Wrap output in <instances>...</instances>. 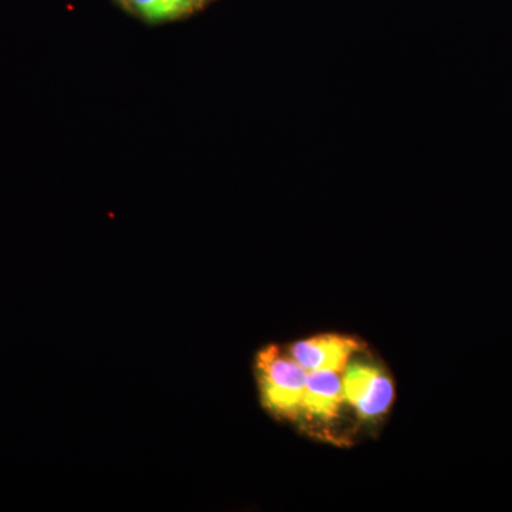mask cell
Returning <instances> with one entry per match:
<instances>
[{"mask_svg":"<svg viewBox=\"0 0 512 512\" xmlns=\"http://www.w3.org/2000/svg\"><path fill=\"white\" fill-rule=\"evenodd\" d=\"M262 400L272 412L281 416L302 413L308 372L291 356L269 348L256 360Z\"/></svg>","mask_w":512,"mask_h":512,"instance_id":"cell-1","label":"cell"},{"mask_svg":"<svg viewBox=\"0 0 512 512\" xmlns=\"http://www.w3.org/2000/svg\"><path fill=\"white\" fill-rule=\"evenodd\" d=\"M345 402L363 419H376L392 406V379L369 363L349 362L342 372Z\"/></svg>","mask_w":512,"mask_h":512,"instance_id":"cell-2","label":"cell"},{"mask_svg":"<svg viewBox=\"0 0 512 512\" xmlns=\"http://www.w3.org/2000/svg\"><path fill=\"white\" fill-rule=\"evenodd\" d=\"M357 349L355 339L326 335L293 343L288 355L308 373L318 370L342 373Z\"/></svg>","mask_w":512,"mask_h":512,"instance_id":"cell-3","label":"cell"},{"mask_svg":"<svg viewBox=\"0 0 512 512\" xmlns=\"http://www.w3.org/2000/svg\"><path fill=\"white\" fill-rule=\"evenodd\" d=\"M127 2H130L136 12L144 18L151 22H160V20L173 19L188 12L195 0H127Z\"/></svg>","mask_w":512,"mask_h":512,"instance_id":"cell-5","label":"cell"},{"mask_svg":"<svg viewBox=\"0 0 512 512\" xmlns=\"http://www.w3.org/2000/svg\"><path fill=\"white\" fill-rule=\"evenodd\" d=\"M343 402L342 373L333 370L308 373L302 412L319 420H330L338 414Z\"/></svg>","mask_w":512,"mask_h":512,"instance_id":"cell-4","label":"cell"}]
</instances>
